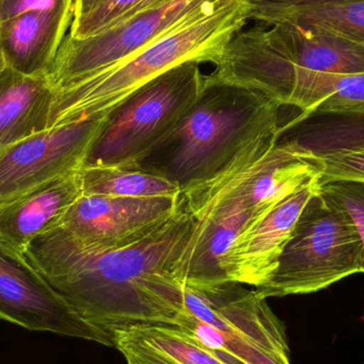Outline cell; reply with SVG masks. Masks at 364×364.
Instances as JSON below:
<instances>
[{"mask_svg": "<svg viewBox=\"0 0 364 364\" xmlns=\"http://www.w3.org/2000/svg\"><path fill=\"white\" fill-rule=\"evenodd\" d=\"M280 107L260 92L207 75L172 132L134 164L183 192L220 174L255 141L279 132Z\"/></svg>", "mask_w": 364, "mask_h": 364, "instance_id": "7a4b0ae2", "label": "cell"}, {"mask_svg": "<svg viewBox=\"0 0 364 364\" xmlns=\"http://www.w3.org/2000/svg\"><path fill=\"white\" fill-rule=\"evenodd\" d=\"M318 188V179L278 203L239 235L225 260L228 282L258 288L271 278L301 211Z\"/></svg>", "mask_w": 364, "mask_h": 364, "instance_id": "4fadbf2b", "label": "cell"}, {"mask_svg": "<svg viewBox=\"0 0 364 364\" xmlns=\"http://www.w3.org/2000/svg\"><path fill=\"white\" fill-rule=\"evenodd\" d=\"M248 6V18L256 23L273 25L284 23L304 11L325 4L348 0H244Z\"/></svg>", "mask_w": 364, "mask_h": 364, "instance_id": "cb8c5ba5", "label": "cell"}, {"mask_svg": "<svg viewBox=\"0 0 364 364\" xmlns=\"http://www.w3.org/2000/svg\"><path fill=\"white\" fill-rule=\"evenodd\" d=\"M308 160L318 168L320 184L337 181L364 182V149L340 151Z\"/></svg>", "mask_w": 364, "mask_h": 364, "instance_id": "d4e9b609", "label": "cell"}, {"mask_svg": "<svg viewBox=\"0 0 364 364\" xmlns=\"http://www.w3.org/2000/svg\"><path fill=\"white\" fill-rule=\"evenodd\" d=\"M0 320L30 331L55 333L113 348L111 333L85 320L30 264L25 254L2 241Z\"/></svg>", "mask_w": 364, "mask_h": 364, "instance_id": "30bf717a", "label": "cell"}, {"mask_svg": "<svg viewBox=\"0 0 364 364\" xmlns=\"http://www.w3.org/2000/svg\"><path fill=\"white\" fill-rule=\"evenodd\" d=\"M76 4L30 11L0 23V41L9 68L30 75H48L72 27Z\"/></svg>", "mask_w": 364, "mask_h": 364, "instance_id": "5bb4252c", "label": "cell"}, {"mask_svg": "<svg viewBox=\"0 0 364 364\" xmlns=\"http://www.w3.org/2000/svg\"><path fill=\"white\" fill-rule=\"evenodd\" d=\"M77 0H0V23L30 11L47 10Z\"/></svg>", "mask_w": 364, "mask_h": 364, "instance_id": "484cf974", "label": "cell"}, {"mask_svg": "<svg viewBox=\"0 0 364 364\" xmlns=\"http://www.w3.org/2000/svg\"><path fill=\"white\" fill-rule=\"evenodd\" d=\"M320 193L327 201L346 214L360 235L363 246L364 274V182L337 181L320 184Z\"/></svg>", "mask_w": 364, "mask_h": 364, "instance_id": "603a6c76", "label": "cell"}, {"mask_svg": "<svg viewBox=\"0 0 364 364\" xmlns=\"http://www.w3.org/2000/svg\"><path fill=\"white\" fill-rule=\"evenodd\" d=\"M284 23L343 36L364 45V0H348L304 11Z\"/></svg>", "mask_w": 364, "mask_h": 364, "instance_id": "44dd1931", "label": "cell"}, {"mask_svg": "<svg viewBox=\"0 0 364 364\" xmlns=\"http://www.w3.org/2000/svg\"><path fill=\"white\" fill-rule=\"evenodd\" d=\"M279 132L248 145L213 178L183 191L194 229L176 271L183 287H209L228 282L225 260L239 235L256 222L244 205L237 186L242 173L278 142Z\"/></svg>", "mask_w": 364, "mask_h": 364, "instance_id": "ba28073f", "label": "cell"}, {"mask_svg": "<svg viewBox=\"0 0 364 364\" xmlns=\"http://www.w3.org/2000/svg\"><path fill=\"white\" fill-rule=\"evenodd\" d=\"M106 115L55 126L1 149L0 205L80 170Z\"/></svg>", "mask_w": 364, "mask_h": 364, "instance_id": "8fae6325", "label": "cell"}, {"mask_svg": "<svg viewBox=\"0 0 364 364\" xmlns=\"http://www.w3.org/2000/svg\"><path fill=\"white\" fill-rule=\"evenodd\" d=\"M0 151H1V149H0Z\"/></svg>", "mask_w": 364, "mask_h": 364, "instance_id": "f546056e", "label": "cell"}, {"mask_svg": "<svg viewBox=\"0 0 364 364\" xmlns=\"http://www.w3.org/2000/svg\"><path fill=\"white\" fill-rule=\"evenodd\" d=\"M205 78L200 63L188 61L143 85L106 115L81 168L138 161L188 112Z\"/></svg>", "mask_w": 364, "mask_h": 364, "instance_id": "52a82bcc", "label": "cell"}, {"mask_svg": "<svg viewBox=\"0 0 364 364\" xmlns=\"http://www.w3.org/2000/svg\"><path fill=\"white\" fill-rule=\"evenodd\" d=\"M363 262L358 231L318 188L301 211L273 275L254 290L265 299L318 292L361 273Z\"/></svg>", "mask_w": 364, "mask_h": 364, "instance_id": "8992f818", "label": "cell"}, {"mask_svg": "<svg viewBox=\"0 0 364 364\" xmlns=\"http://www.w3.org/2000/svg\"><path fill=\"white\" fill-rule=\"evenodd\" d=\"M6 68H9L8 62H6L4 48H2L1 41H0V74H1Z\"/></svg>", "mask_w": 364, "mask_h": 364, "instance_id": "f1b7e54d", "label": "cell"}, {"mask_svg": "<svg viewBox=\"0 0 364 364\" xmlns=\"http://www.w3.org/2000/svg\"><path fill=\"white\" fill-rule=\"evenodd\" d=\"M193 229L182 196L170 220L136 241L92 247L58 226L34 239L25 257L85 320L102 331L177 326L184 295L176 271Z\"/></svg>", "mask_w": 364, "mask_h": 364, "instance_id": "6da1fadb", "label": "cell"}, {"mask_svg": "<svg viewBox=\"0 0 364 364\" xmlns=\"http://www.w3.org/2000/svg\"><path fill=\"white\" fill-rule=\"evenodd\" d=\"M79 174L82 195L159 198L181 194L177 184L134 164L85 166Z\"/></svg>", "mask_w": 364, "mask_h": 364, "instance_id": "ffe728a7", "label": "cell"}, {"mask_svg": "<svg viewBox=\"0 0 364 364\" xmlns=\"http://www.w3.org/2000/svg\"><path fill=\"white\" fill-rule=\"evenodd\" d=\"M212 76L264 94L287 106L301 72L364 73V45L291 23H256L229 41Z\"/></svg>", "mask_w": 364, "mask_h": 364, "instance_id": "277c9868", "label": "cell"}, {"mask_svg": "<svg viewBox=\"0 0 364 364\" xmlns=\"http://www.w3.org/2000/svg\"><path fill=\"white\" fill-rule=\"evenodd\" d=\"M287 106L301 113L364 107V73L301 72L295 76Z\"/></svg>", "mask_w": 364, "mask_h": 364, "instance_id": "d6986e66", "label": "cell"}, {"mask_svg": "<svg viewBox=\"0 0 364 364\" xmlns=\"http://www.w3.org/2000/svg\"><path fill=\"white\" fill-rule=\"evenodd\" d=\"M55 100L48 75L30 76L6 68L0 74V149L49 129Z\"/></svg>", "mask_w": 364, "mask_h": 364, "instance_id": "2e32d148", "label": "cell"}, {"mask_svg": "<svg viewBox=\"0 0 364 364\" xmlns=\"http://www.w3.org/2000/svg\"><path fill=\"white\" fill-rule=\"evenodd\" d=\"M105 0H77L76 14L75 17L82 16L97 8Z\"/></svg>", "mask_w": 364, "mask_h": 364, "instance_id": "4316f807", "label": "cell"}, {"mask_svg": "<svg viewBox=\"0 0 364 364\" xmlns=\"http://www.w3.org/2000/svg\"><path fill=\"white\" fill-rule=\"evenodd\" d=\"M82 195L79 171L45 182L0 205V241L25 254L29 244L60 226Z\"/></svg>", "mask_w": 364, "mask_h": 364, "instance_id": "9a60e30c", "label": "cell"}, {"mask_svg": "<svg viewBox=\"0 0 364 364\" xmlns=\"http://www.w3.org/2000/svg\"><path fill=\"white\" fill-rule=\"evenodd\" d=\"M170 1L172 0H105L87 14L75 17L68 34L78 40L90 38L139 13Z\"/></svg>", "mask_w": 364, "mask_h": 364, "instance_id": "7402d4cb", "label": "cell"}, {"mask_svg": "<svg viewBox=\"0 0 364 364\" xmlns=\"http://www.w3.org/2000/svg\"><path fill=\"white\" fill-rule=\"evenodd\" d=\"M177 328L223 360L250 364L260 356L290 360L286 325L267 299L239 282L183 287Z\"/></svg>", "mask_w": 364, "mask_h": 364, "instance_id": "5b68a950", "label": "cell"}, {"mask_svg": "<svg viewBox=\"0 0 364 364\" xmlns=\"http://www.w3.org/2000/svg\"><path fill=\"white\" fill-rule=\"evenodd\" d=\"M279 139L292 142L307 159L363 151L364 107L301 113L282 127Z\"/></svg>", "mask_w": 364, "mask_h": 364, "instance_id": "e0dca14e", "label": "cell"}, {"mask_svg": "<svg viewBox=\"0 0 364 364\" xmlns=\"http://www.w3.org/2000/svg\"><path fill=\"white\" fill-rule=\"evenodd\" d=\"M248 19L244 0L207 2L127 59L55 90L51 127L104 117L143 85L184 62L215 65L229 41Z\"/></svg>", "mask_w": 364, "mask_h": 364, "instance_id": "3957f363", "label": "cell"}, {"mask_svg": "<svg viewBox=\"0 0 364 364\" xmlns=\"http://www.w3.org/2000/svg\"><path fill=\"white\" fill-rule=\"evenodd\" d=\"M181 201L182 194L159 198L81 195L60 226L85 245L117 247L144 237L170 220Z\"/></svg>", "mask_w": 364, "mask_h": 364, "instance_id": "7c38bea8", "label": "cell"}, {"mask_svg": "<svg viewBox=\"0 0 364 364\" xmlns=\"http://www.w3.org/2000/svg\"><path fill=\"white\" fill-rule=\"evenodd\" d=\"M226 363L228 364H243L239 363H232V361H226ZM250 364H291V360L278 359L275 358V357L267 356V355H260V356L257 357V358Z\"/></svg>", "mask_w": 364, "mask_h": 364, "instance_id": "83f0119b", "label": "cell"}, {"mask_svg": "<svg viewBox=\"0 0 364 364\" xmlns=\"http://www.w3.org/2000/svg\"><path fill=\"white\" fill-rule=\"evenodd\" d=\"M111 335L127 364H228L173 325H134Z\"/></svg>", "mask_w": 364, "mask_h": 364, "instance_id": "ac0fdd59", "label": "cell"}, {"mask_svg": "<svg viewBox=\"0 0 364 364\" xmlns=\"http://www.w3.org/2000/svg\"><path fill=\"white\" fill-rule=\"evenodd\" d=\"M209 1L172 0L90 38L78 40L68 34L49 72L51 83L55 90L62 89L119 63Z\"/></svg>", "mask_w": 364, "mask_h": 364, "instance_id": "9c48e42d", "label": "cell"}]
</instances>
